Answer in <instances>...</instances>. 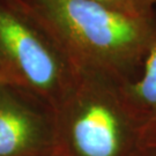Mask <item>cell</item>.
I'll return each instance as SVG.
<instances>
[{
    "instance_id": "6da1fadb",
    "label": "cell",
    "mask_w": 156,
    "mask_h": 156,
    "mask_svg": "<svg viewBox=\"0 0 156 156\" xmlns=\"http://www.w3.org/2000/svg\"><path fill=\"white\" fill-rule=\"evenodd\" d=\"M82 75L131 82L156 42V14L135 15L90 0H26Z\"/></svg>"
},
{
    "instance_id": "7a4b0ae2",
    "label": "cell",
    "mask_w": 156,
    "mask_h": 156,
    "mask_svg": "<svg viewBox=\"0 0 156 156\" xmlns=\"http://www.w3.org/2000/svg\"><path fill=\"white\" fill-rule=\"evenodd\" d=\"M0 71L15 87L62 103L80 73L44 20L26 0H0Z\"/></svg>"
},
{
    "instance_id": "3957f363",
    "label": "cell",
    "mask_w": 156,
    "mask_h": 156,
    "mask_svg": "<svg viewBox=\"0 0 156 156\" xmlns=\"http://www.w3.org/2000/svg\"><path fill=\"white\" fill-rule=\"evenodd\" d=\"M13 87H0V156L20 155L36 136V118L12 91Z\"/></svg>"
},
{
    "instance_id": "277c9868",
    "label": "cell",
    "mask_w": 156,
    "mask_h": 156,
    "mask_svg": "<svg viewBox=\"0 0 156 156\" xmlns=\"http://www.w3.org/2000/svg\"><path fill=\"white\" fill-rule=\"evenodd\" d=\"M126 111L146 125L156 126V42L138 78L120 86Z\"/></svg>"
},
{
    "instance_id": "5b68a950",
    "label": "cell",
    "mask_w": 156,
    "mask_h": 156,
    "mask_svg": "<svg viewBox=\"0 0 156 156\" xmlns=\"http://www.w3.org/2000/svg\"><path fill=\"white\" fill-rule=\"evenodd\" d=\"M101 5L108 6L110 8L117 9L120 12H125V13H129V14H135V15H149V14H145L140 9L135 0H90ZM154 14V13H153Z\"/></svg>"
},
{
    "instance_id": "8992f818",
    "label": "cell",
    "mask_w": 156,
    "mask_h": 156,
    "mask_svg": "<svg viewBox=\"0 0 156 156\" xmlns=\"http://www.w3.org/2000/svg\"><path fill=\"white\" fill-rule=\"evenodd\" d=\"M135 2L142 13H145V14L155 13L154 7L156 6V0H135Z\"/></svg>"
},
{
    "instance_id": "52a82bcc",
    "label": "cell",
    "mask_w": 156,
    "mask_h": 156,
    "mask_svg": "<svg viewBox=\"0 0 156 156\" xmlns=\"http://www.w3.org/2000/svg\"><path fill=\"white\" fill-rule=\"evenodd\" d=\"M1 86H14V82L12 78L5 72H1L0 71V87ZM15 87V86H14Z\"/></svg>"
}]
</instances>
